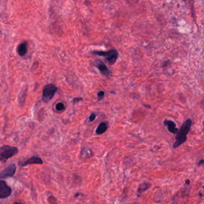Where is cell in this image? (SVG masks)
Instances as JSON below:
<instances>
[{
    "label": "cell",
    "instance_id": "17",
    "mask_svg": "<svg viewBox=\"0 0 204 204\" xmlns=\"http://www.w3.org/2000/svg\"><path fill=\"white\" fill-rule=\"evenodd\" d=\"M14 204H21L20 202H14Z\"/></svg>",
    "mask_w": 204,
    "mask_h": 204
},
{
    "label": "cell",
    "instance_id": "16",
    "mask_svg": "<svg viewBox=\"0 0 204 204\" xmlns=\"http://www.w3.org/2000/svg\"><path fill=\"white\" fill-rule=\"evenodd\" d=\"M96 114H95L94 113H93V114H91L90 116V117H89V120H90V122H93V121H94V120L96 119Z\"/></svg>",
    "mask_w": 204,
    "mask_h": 204
},
{
    "label": "cell",
    "instance_id": "8",
    "mask_svg": "<svg viewBox=\"0 0 204 204\" xmlns=\"http://www.w3.org/2000/svg\"><path fill=\"white\" fill-rule=\"evenodd\" d=\"M164 124L167 128L168 131L170 133H171L174 135H176L177 133L178 132L179 129L176 127V124L173 121L165 119L164 121Z\"/></svg>",
    "mask_w": 204,
    "mask_h": 204
},
{
    "label": "cell",
    "instance_id": "13",
    "mask_svg": "<svg viewBox=\"0 0 204 204\" xmlns=\"http://www.w3.org/2000/svg\"><path fill=\"white\" fill-rule=\"evenodd\" d=\"M149 187H150V184H149V183H145L142 184H140L138 191H139V193H142V192H145V190H146Z\"/></svg>",
    "mask_w": 204,
    "mask_h": 204
},
{
    "label": "cell",
    "instance_id": "6",
    "mask_svg": "<svg viewBox=\"0 0 204 204\" xmlns=\"http://www.w3.org/2000/svg\"><path fill=\"white\" fill-rule=\"evenodd\" d=\"M11 189L7 185L5 181H0V199L8 198L11 194Z\"/></svg>",
    "mask_w": 204,
    "mask_h": 204
},
{
    "label": "cell",
    "instance_id": "10",
    "mask_svg": "<svg viewBox=\"0 0 204 204\" xmlns=\"http://www.w3.org/2000/svg\"><path fill=\"white\" fill-rule=\"evenodd\" d=\"M18 53L20 56H24L25 55L27 51V43L24 42L19 44L18 47Z\"/></svg>",
    "mask_w": 204,
    "mask_h": 204
},
{
    "label": "cell",
    "instance_id": "7",
    "mask_svg": "<svg viewBox=\"0 0 204 204\" xmlns=\"http://www.w3.org/2000/svg\"><path fill=\"white\" fill-rule=\"evenodd\" d=\"M94 65L97 68V69L100 71V73L106 77L110 76V71L107 67L106 64L102 62V61L97 60L94 62Z\"/></svg>",
    "mask_w": 204,
    "mask_h": 204
},
{
    "label": "cell",
    "instance_id": "11",
    "mask_svg": "<svg viewBox=\"0 0 204 204\" xmlns=\"http://www.w3.org/2000/svg\"><path fill=\"white\" fill-rule=\"evenodd\" d=\"M107 129V125L106 122L100 123L99 126L97 127V129L96 130V133L97 135H101L104 133Z\"/></svg>",
    "mask_w": 204,
    "mask_h": 204
},
{
    "label": "cell",
    "instance_id": "4",
    "mask_svg": "<svg viewBox=\"0 0 204 204\" xmlns=\"http://www.w3.org/2000/svg\"><path fill=\"white\" fill-rule=\"evenodd\" d=\"M57 90V87L53 84H47L43 92V97L42 100L44 102H48L51 101L54 97L56 91Z\"/></svg>",
    "mask_w": 204,
    "mask_h": 204
},
{
    "label": "cell",
    "instance_id": "9",
    "mask_svg": "<svg viewBox=\"0 0 204 204\" xmlns=\"http://www.w3.org/2000/svg\"><path fill=\"white\" fill-rule=\"evenodd\" d=\"M43 163V160L41 157L37 156H34L29 158L27 160H26L25 162H24V163H21V166H27L28 165H30V164L41 165Z\"/></svg>",
    "mask_w": 204,
    "mask_h": 204
},
{
    "label": "cell",
    "instance_id": "1",
    "mask_svg": "<svg viewBox=\"0 0 204 204\" xmlns=\"http://www.w3.org/2000/svg\"><path fill=\"white\" fill-rule=\"evenodd\" d=\"M192 124V122L190 119H188L183 123L176 135V140L173 144L174 149L178 148L187 141V136L190 130Z\"/></svg>",
    "mask_w": 204,
    "mask_h": 204
},
{
    "label": "cell",
    "instance_id": "2",
    "mask_svg": "<svg viewBox=\"0 0 204 204\" xmlns=\"http://www.w3.org/2000/svg\"><path fill=\"white\" fill-rule=\"evenodd\" d=\"M19 153V150L16 147L8 145L4 146L0 148V161L5 163L9 158H11Z\"/></svg>",
    "mask_w": 204,
    "mask_h": 204
},
{
    "label": "cell",
    "instance_id": "12",
    "mask_svg": "<svg viewBox=\"0 0 204 204\" xmlns=\"http://www.w3.org/2000/svg\"><path fill=\"white\" fill-rule=\"evenodd\" d=\"M81 155L82 156L83 158L85 159H87L89 158L90 157L92 156L93 154H92V152L90 149H84L82 152H81Z\"/></svg>",
    "mask_w": 204,
    "mask_h": 204
},
{
    "label": "cell",
    "instance_id": "15",
    "mask_svg": "<svg viewBox=\"0 0 204 204\" xmlns=\"http://www.w3.org/2000/svg\"><path fill=\"white\" fill-rule=\"evenodd\" d=\"M104 94H104V91H102V90H100V91H99V92H98V94H97V97H98L99 100H102V98L104 97Z\"/></svg>",
    "mask_w": 204,
    "mask_h": 204
},
{
    "label": "cell",
    "instance_id": "5",
    "mask_svg": "<svg viewBox=\"0 0 204 204\" xmlns=\"http://www.w3.org/2000/svg\"><path fill=\"white\" fill-rule=\"evenodd\" d=\"M16 172V166L14 163L8 165L5 169L0 172V179L12 177Z\"/></svg>",
    "mask_w": 204,
    "mask_h": 204
},
{
    "label": "cell",
    "instance_id": "14",
    "mask_svg": "<svg viewBox=\"0 0 204 204\" xmlns=\"http://www.w3.org/2000/svg\"><path fill=\"white\" fill-rule=\"evenodd\" d=\"M65 104L62 102H59L57 103L56 105V110L57 111H62L63 110H65Z\"/></svg>",
    "mask_w": 204,
    "mask_h": 204
},
{
    "label": "cell",
    "instance_id": "3",
    "mask_svg": "<svg viewBox=\"0 0 204 204\" xmlns=\"http://www.w3.org/2000/svg\"><path fill=\"white\" fill-rule=\"evenodd\" d=\"M92 53L100 56L104 57L110 65H113L116 62L118 56V53L115 49H112L106 51H93Z\"/></svg>",
    "mask_w": 204,
    "mask_h": 204
}]
</instances>
